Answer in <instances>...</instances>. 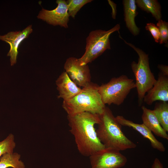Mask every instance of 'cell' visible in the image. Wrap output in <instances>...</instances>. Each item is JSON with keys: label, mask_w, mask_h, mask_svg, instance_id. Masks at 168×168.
I'll use <instances>...</instances> for the list:
<instances>
[{"label": "cell", "mask_w": 168, "mask_h": 168, "mask_svg": "<svg viewBox=\"0 0 168 168\" xmlns=\"http://www.w3.org/2000/svg\"><path fill=\"white\" fill-rule=\"evenodd\" d=\"M70 131L74 138L79 152L89 156L105 148L98 137L96 124L100 122L99 114L84 112L67 115Z\"/></svg>", "instance_id": "1"}, {"label": "cell", "mask_w": 168, "mask_h": 168, "mask_svg": "<svg viewBox=\"0 0 168 168\" xmlns=\"http://www.w3.org/2000/svg\"><path fill=\"white\" fill-rule=\"evenodd\" d=\"M100 122L96 132L99 140L105 148L119 151L134 148L136 144L123 133L121 125L110 109L105 106L99 115Z\"/></svg>", "instance_id": "2"}, {"label": "cell", "mask_w": 168, "mask_h": 168, "mask_svg": "<svg viewBox=\"0 0 168 168\" xmlns=\"http://www.w3.org/2000/svg\"><path fill=\"white\" fill-rule=\"evenodd\" d=\"M99 86L90 82L72 98L63 101L62 107L68 115L89 112L100 114L106 105L98 92Z\"/></svg>", "instance_id": "3"}, {"label": "cell", "mask_w": 168, "mask_h": 168, "mask_svg": "<svg viewBox=\"0 0 168 168\" xmlns=\"http://www.w3.org/2000/svg\"><path fill=\"white\" fill-rule=\"evenodd\" d=\"M119 37L133 48L138 56V62L133 61L131 67L135 78V88L138 95V104L140 106L145 95L152 87L156 80L151 70L148 54L133 44L126 42L120 35Z\"/></svg>", "instance_id": "4"}, {"label": "cell", "mask_w": 168, "mask_h": 168, "mask_svg": "<svg viewBox=\"0 0 168 168\" xmlns=\"http://www.w3.org/2000/svg\"><path fill=\"white\" fill-rule=\"evenodd\" d=\"M135 88L134 80L123 75L102 84L99 86L98 90L105 105H119L123 103L130 91Z\"/></svg>", "instance_id": "5"}, {"label": "cell", "mask_w": 168, "mask_h": 168, "mask_svg": "<svg viewBox=\"0 0 168 168\" xmlns=\"http://www.w3.org/2000/svg\"><path fill=\"white\" fill-rule=\"evenodd\" d=\"M117 24L107 30H97L90 32L86 39L85 51L78 60L82 65H87L101 55L106 50L111 49L110 37L114 32L119 31Z\"/></svg>", "instance_id": "6"}, {"label": "cell", "mask_w": 168, "mask_h": 168, "mask_svg": "<svg viewBox=\"0 0 168 168\" xmlns=\"http://www.w3.org/2000/svg\"><path fill=\"white\" fill-rule=\"evenodd\" d=\"M91 168H119L124 166L127 158L120 151L105 148L89 157Z\"/></svg>", "instance_id": "7"}, {"label": "cell", "mask_w": 168, "mask_h": 168, "mask_svg": "<svg viewBox=\"0 0 168 168\" xmlns=\"http://www.w3.org/2000/svg\"><path fill=\"white\" fill-rule=\"evenodd\" d=\"M57 7L51 10L43 8L40 12L37 17L54 26L59 25L65 28L68 27L69 15L66 1L57 0Z\"/></svg>", "instance_id": "8"}, {"label": "cell", "mask_w": 168, "mask_h": 168, "mask_svg": "<svg viewBox=\"0 0 168 168\" xmlns=\"http://www.w3.org/2000/svg\"><path fill=\"white\" fill-rule=\"evenodd\" d=\"M64 68L70 78L78 86L83 87L91 82L88 66L80 65L78 58H68L66 60Z\"/></svg>", "instance_id": "9"}, {"label": "cell", "mask_w": 168, "mask_h": 168, "mask_svg": "<svg viewBox=\"0 0 168 168\" xmlns=\"http://www.w3.org/2000/svg\"><path fill=\"white\" fill-rule=\"evenodd\" d=\"M32 32V26L30 25L22 31H10L4 35H0V40L10 45V49L7 55L10 57L11 66L16 63L18 49L20 44Z\"/></svg>", "instance_id": "10"}, {"label": "cell", "mask_w": 168, "mask_h": 168, "mask_svg": "<svg viewBox=\"0 0 168 168\" xmlns=\"http://www.w3.org/2000/svg\"><path fill=\"white\" fill-rule=\"evenodd\" d=\"M156 101H168V77L161 73L152 87L147 93L143 101L150 105Z\"/></svg>", "instance_id": "11"}, {"label": "cell", "mask_w": 168, "mask_h": 168, "mask_svg": "<svg viewBox=\"0 0 168 168\" xmlns=\"http://www.w3.org/2000/svg\"><path fill=\"white\" fill-rule=\"evenodd\" d=\"M116 118L121 125L132 128L139 132L150 142L152 147L161 152H164L166 148L163 144L155 137L152 132L143 123L138 124L127 119L122 116L118 115Z\"/></svg>", "instance_id": "12"}, {"label": "cell", "mask_w": 168, "mask_h": 168, "mask_svg": "<svg viewBox=\"0 0 168 168\" xmlns=\"http://www.w3.org/2000/svg\"><path fill=\"white\" fill-rule=\"evenodd\" d=\"M58 98L63 101L70 100L80 93L82 89L78 86L69 77L67 73L63 72L56 81Z\"/></svg>", "instance_id": "13"}, {"label": "cell", "mask_w": 168, "mask_h": 168, "mask_svg": "<svg viewBox=\"0 0 168 168\" xmlns=\"http://www.w3.org/2000/svg\"><path fill=\"white\" fill-rule=\"evenodd\" d=\"M142 109L143 124L156 135L168 140L167 132L161 126L153 110L148 109L144 106H142Z\"/></svg>", "instance_id": "14"}, {"label": "cell", "mask_w": 168, "mask_h": 168, "mask_svg": "<svg viewBox=\"0 0 168 168\" xmlns=\"http://www.w3.org/2000/svg\"><path fill=\"white\" fill-rule=\"evenodd\" d=\"M124 7V21L126 26L134 35H138L140 29L136 26L135 18L138 14L135 1L124 0L123 1Z\"/></svg>", "instance_id": "15"}, {"label": "cell", "mask_w": 168, "mask_h": 168, "mask_svg": "<svg viewBox=\"0 0 168 168\" xmlns=\"http://www.w3.org/2000/svg\"><path fill=\"white\" fill-rule=\"evenodd\" d=\"M20 158L21 155L17 152L5 153L0 158V168H25Z\"/></svg>", "instance_id": "16"}, {"label": "cell", "mask_w": 168, "mask_h": 168, "mask_svg": "<svg viewBox=\"0 0 168 168\" xmlns=\"http://www.w3.org/2000/svg\"><path fill=\"white\" fill-rule=\"evenodd\" d=\"M137 6L142 10L150 13L157 21L161 19V7L156 0H137Z\"/></svg>", "instance_id": "17"}, {"label": "cell", "mask_w": 168, "mask_h": 168, "mask_svg": "<svg viewBox=\"0 0 168 168\" xmlns=\"http://www.w3.org/2000/svg\"><path fill=\"white\" fill-rule=\"evenodd\" d=\"M152 110L162 128L166 132H168V103L162 101L156 103Z\"/></svg>", "instance_id": "18"}, {"label": "cell", "mask_w": 168, "mask_h": 168, "mask_svg": "<svg viewBox=\"0 0 168 168\" xmlns=\"http://www.w3.org/2000/svg\"><path fill=\"white\" fill-rule=\"evenodd\" d=\"M92 0H68L66 1L69 16L74 19L75 16L80 9Z\"/></svg>", "instance_id": "19"}, {"label": "cell", "mask_w": 168, "mask_h": 168, "mask_svg": "<svg viewBox=\"0 0 168 168\" xmlns=\"http://www.w3.org/2000/svg\"><path fill=\"white\" fill-rule=\"evenodd\" d=\"M14 140V135L10 133L3 140L0 141V158L5 153L13 152L16 146Z\"/></svg>", "instance_id": "20"}, {"label": "cell", "mask_w": 168, "mask_h": 168, "mask_svg": "<svg viewBox=\"0 0 168 168\" xmlns=\"http://www.w3.org/2000/svg\"><path fill=\"white\" fill-rule=\"evenodd\" d=\"M156 26L160 33L159 43L160 44L166 43L168 40V24L165 21L160 19L158 21Z\"/></svg>", "instance_id": "21"}, {"label": "cell", "mask_w": 168, "mask_h": 168, "mask_svg": "<svg viewBox=\"0 0 168 168\" xmlns=\"http://www.w3.org/2000/svg\"><path fill=\"white\" fill-rule=\"evenodd\" d=\"M146 30L150 32L156 42L158 43L159 40L160 33L157 27L153 23H147L145 26Z\"/></svg>", "instance_id": "22"}, {"label": "cell", "mask_w": 168, "mask_h": 168, "mask_svg": "<svg viewBox=\"0 0 168 168\" xmlns=\"http://www.w3.org/2000/svg\"><path fill=\"white\" fill-rule=\"evenodd\" d=\"M158 67L161 73L163 75L168 77V67L167 66L162 64H159Z\"/></svg>", "instance_id": "23"}, {"label": "cell", "mask_w": 168, "mask_h": 168, "mask_svg": "<svg viewBox=\"0 0 168 168\" xmlns=\"http://www.w3.org/2000/svg\"><path fill=\"white\" fill-rule=\"evenodd\" d=\"M151 168H163V166L160 160L156 158L154 161Z\"/></svg>", "instance_id": "24"}]
</instances>
